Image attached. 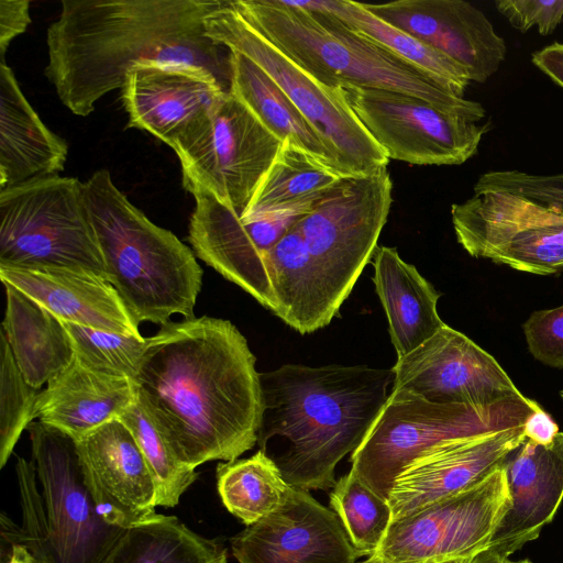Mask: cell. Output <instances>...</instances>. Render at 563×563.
<instances>
[{"instance_id": "6da1fadb", "label": "cell", "mask_w": 563, "mask_h": 563, "mask_svg": "<svg viewBox=\"0 0 563 563\" xmlns=\"http://www.w3.org/2000/svg\"><path fill=\"white\" fill-rule=\"evenodd\" d=\"M255 364L231 321H170L146 338L136 399L185 465L233 461L257 444L263 395Z\"/></svg>"}, {"instance_id": "7a4b0ae2", "label": "cell", "mask_w": 563, "mask_h": 563, "mask_svg": "<svg viewBox=\"0 0 563 563\" xmlns=\"http://www.w3.org/2000/svg\"><path fill=\"white\" fill-rule=\"evenodd\" d=\"M222 0H64L47 29L44 74L63 104L87 117L142 65L203 70L230 90L231 52L207 34Z\"/></svg>"}, {"instance_id": "3957f363", "label": "cell", "mask_w": 563, "mask_h": 563, "mask_svg": "<svg viewBox=\"0 0 563 563\" xmlns=\"http://www.w3.org/2000/svg\"><path fill=\"white\" fill-rule=\"evenodd\" d=\"M257 445L285 481L303 490L333 488L335 466L363 442L386 404L394 373L366 365L285 364L260 373Z\"/></svg>"}, {"instance_id": "277c9868", "label": "cell", "mask_w": 563, "mask_h": 563, "mask_svg": "<svg viewBox=\"0 0 563 563\" xmlns=\"http://www.w3.org/2000/svg\"><path fill=\"white\" fill-rule=\"evenodd\" d=\"M232 8L257 33L321 84L353 85L401 92L434 103L471 122L484 119V107L459 97L441 81L329 13L288 0H231Z\"/></svg>"}, {"instance_id": "5b68a950", "label": "cell", "mask_w": 563, "mask_h": 563, "mask_svg": "<svg viewBox=\"0 0 563 563\" xmlns=\"http://www.w3.org/2000/svg\"><path fill=\"white\" fill-rule=\"evenodd\" d=\"M84 196L107 279L139 325L192 318L203 271L174 233L153 223L102 168L84 181Z\"/></svg>"}, {"instance_id": "8992f818", "label": "cell", "mask_w": 563, "mask_h": 563, "mask_svg": "<svg viewBox=\"0 0 563 563\" xmlns=\"http://www.w3.org/2000/svg\"><path fill=\"white\" fill-rule=\"evenodd\" d=\"M541 406L525 395L489 407L437 404L404 390L391 393L360 446L351 470L388 500L398 475L432 446L522 426Z\"/></svg>"}, {"instance_id": "52a82bcc", "label": "cell", "mask_w": 563, "mask_h": 563, "mask_svg": "<svg viewBox=\"0 0 563 563\" xmlns=\"http://www.w3.org/2000/svg\"><path fill=\"white\" fill-rule=\"evenodd\" d=\"M0 267L79 268L107 279L84 181L56 175L0 190Z\"/></svg>"}, {"instance_id": "ba28073f", "label": "cell", "mask_w": 563, "mask_h": 563, "mask_svg": "<svg viewBox=\"0 0 563 563\" xmlns=\"http://www.w3.org/2000/svg\"><path fill=\"white\" fill-rule=\"evenodd\" d=\"M207 34L231 52L258 65L282 88L332 153L343 176L367 175L389 162L346 102L340 88L328 87L252 29L231 0L206 19Z\"/></svg>"}, {"instance_id": "9c48e42d", "label": "cell", "mask_w": 563, "mask_h": 563, "mask_svg": "<svg viewBox=\"0 0 563 563\" xmlns=\"http://www.w3.org/2000/svg\"><path fill=\"white\" fill-rule=\"evenodd\" d=\"M391 203L393 181L382 167L367 175L342 177L296 222L331 318L373 258Z\"/></svg>"}, {"instance_id": "30bf717a", "label": "cell", "mask_w": 563, "mask_h": 563, "mask_svg": "<svg viewBox=\"0 0 563 563\" xmlns=\"http://www.w3.org/2000/svg\"><path fill=\"white\" fill-rule=\"evenodd\" d=\"M283 144L229 91L172 148L184 188L208 190L240 217Z\"/></svg>"}, {"instance_id": "8fae6325", "label": "cell", "mask_w": 563, "mask_h": 563, "mask_svg": "<svg viewBox=\"0 0 563 563\" xmlns=\"http://www.w3.org/2000/svg\"><path fill=\"white\" fill-rule=\"evenodd\" d=\"M511 500L503 465L470 488L393 520L373 554L385 563H432L488 549Z\"/></svg>"}, {"instance_id": "7c38bea8", "label": "cell", "mask_w": 563, "mask_h": 563, "mask_svg": "<svg viewBox=\"0 0 563 563\" xmlns=\"http://www.w3.org/2000/svg\"><path fill=\"white\" fill-rule=\"evenodd\" d=\"M26 430L54 563H102L126 529L98 515L71 437L41 421Z\"/></svg>"}, {"instance_id": "4fadbf2b", "label": "cell", "mask_w": 563, "mask_h": 563, "mask_svg": "<svg viewBox=\"0 0 563 563\" xmlns=\"http://www.w3.org/2000/svg\"><path fill=\"white\" fill-rule=\"evenodd\" d=\"M457 242L473 257L534 275L563 272V212L505 192L451 207Z\"/></svg>"}, {"instance_id": "5bb4252c", "label": "cell", "mask_w": 563, "mask_h": 563, "mask_svg": "<svg viewBox=\"0 0 563 563\" xmlns=\"http://www.w3.org/2000/svg\"><path fill=\"white\" fill-rule=\"evenodd\" d=\"M389 159L413 165H461L478 150V125L421 98L378 88L339 87Z\"/></svg>"}, {"instance_id": "9a60e30c", "label": "cell", "mask_w": 563, "mask_h": 563, "mask_svg": "<svg viewBox=\"0 0 563 563\" xmlns=\"http://www.w3.org/2000/svg\"><path fill=\"white\" fill-rule=\"evenodd\" d=\"M189 192L196 200L188 230L195 254L277 314L266 255L303 214L239 217L206 189Z\"/></svg>"}, {"instance_id": "2e32d148", "label": "cell", "mask_w": 563, "mask_h": 563, "mask_svg": "<svg viewBox=\"0 0 563 563\" xmlns=\"http://www.w3.org/2000/svg\"><path fill=\"white\" fill-rule=\"evenodd\" d=\"M391 371L393 389L437 404L489 407L522 395L493 355L448 324Z\"/></svg>"}, {"instance_id": "e0dca14e", "label": "cell", "mask_w": 563, "mask_h": 563, "mask_svg": "<svg viewBox=\"0 0 563 563\" xmlns=\"http://www.w3.org/2000/svg\"><path fill=\"white\" fill-rule=\"evenodd\" d=\"M239 563H356L335 512L290 486L282 504L230 540Z\"/></svg>"}, {"instance_id": "ac0fdd59", "label": "cell", "mask_w": 563, "mask_h": 563, "mask_svg": "<svg viewBox=\"0 0 563 563\" xmlns=\"http://www.w3.org/2000/svg\"><path fill=\"white\" fill-rule=\"evenodd\" d=\"M373 14L462 65L485 82L504 63L505 40L486 14L463 0H397L363 3Z\"/></svg>"}, {"instance_id": "d6986e66", "label": "cell", "mask_w": 563, "mask_h": 563, "mask_svg": "<svg viewBox=\"0 0 563 563\" xmlns=\"http://www.w3.org/2000/svg\"><path fill=\"white\" fill-rule=\"evenodd\" d=\"M75 442L85 483L104 522L129 529L157 514L155 482L121 420H111Z\"/></svg>"}, {"instance_id": "ffe728a7", "label": "cell", "mask_w": 563, "mask_h": 563, "mask_svg": "<svg viewBox=\"0 0 563 563\" xmlns=\"http://www.w3.org/2000/svg\"><path fill=\"white\" fill-rule=\"evenodd\" d=\"M526 439L522 424L432 446L395 479L388 497L393 520L475 485L501 466Z\"/></svg>"}, {"instance_id": "44dd1931", "label": "cell", "mask_w": 563, "mask_h": 563, "mask_svg": "<svg viewBox=\"0 0 563 563\" xmlns=\"http://www.w3.org/2000/svg\"><path fill=\"white\" fill-rule=\"evenodd\" d=\"M229 92L210 74L186 66L142 65L121 88L126 128L150 132L170 147Z\"/></svg>"}, {"instance_id": "7402d4cb", "label": "cell", "mask_w": 563, "mask_h": 563, "mask_svg": "<svg viewBox=\"0 0 563 563\" xmlns=\"http://www.w3.org/2000/svg\"><path fill=\"white\" fill-rule=\"evenodd\" d=\"M503 468L511 505L488 550L509 558L540 536L563 500V432L549 444L526 439Z\"/></svg>"}, {"instance_id": "603a6c76", "label": "cell", "mask_w": 563, "mask_h": 563, "mask_svg": "<svg viewBox=\"0 0 563 563\" xmlns=\"http://www.w3.org/2000/svg\"><path fill=\"white\" fill-rule=\"evenodd\" d=\"M0 278L62 321L142 336L115 288L93 272L69 267H0Z\"/></svg>"}, {"instance_id": "cb8c5ba5", "label": "cell", "mask_w": 563, "mask_h": 563, "mask_svg": "<svg viewBox=\"0 0 563 563\" xmlns=\"http://www.w3.org/2000/svg\"><path fill=\"white\" fill-rule=\"evenodd\" d=\"M135 399L132 379L96 372L74 357L42 389L36 418L78 440L118 419Z\"/></svg>"}, {"instance_id": "d4e9b609", "label": "cell", "mask_w": 563, "mask_h": 563, "mask_svg": "<svg viewBox=\"0 0 563 563\" xmlns=\"http://www.w3.org/2000/svg\"><path fill=\"white\" fill-rule=\"evenodd\" d=\"M68 145L40 119L20 89L12 69L0 64V190L56 176Z\"/></svg>"}, {"instance_id": "484cf974", "label": "cell", "mask_w": 563, "mask_h": 563, "mask_svg": "<svg viewBox=\"0 0 563 563\" xmlns=\"http://www.w3.org/2000/svg\"><path fill=\"white\" fill-rule=\"evenodd\" d=\"M376 294L388 320L397 357L433 336L445 323L438 313L440 292L395 247L377 246L373 255Z\"/></svg>"}, {"instance_id": "4316f807", "label": "cell", "mask_w": 563, "mask_h": 563, "mask_svg": "<svg viewBox=\"0 0 563 563\" xmlns=\"http://www.w3.org/2000/svg\"><path fill=\"white\" fill-rule=\"evenodd\" d=\"M1 334L22 375L41 388L74 360L70 338L56 316L10 284H4Z\"/></svg>"}, {"instance_id": "83f0119b", "label": "cell", "mask_w": 563, "mask_h": 563, "mask_svg": "<svg viewBox=\"0 0 563 563\" xmlns=\"http://www.w3.org/2000/svg\"><path fill=\"white\" fill-rule=\"evenodd\" d=\"M230 66L229 91L243 102L265 128L280 141L295 144L340 173L332 153L272 77L249 57L236 52L230 54Z\"/></svg>"}, {"instance_id": "f1b7e54d", "label": "cell", "mask_w": 563, "mask_h": 563, "mask_svg": "<svg viewBox=\"0 0 563 563\" xmlns=\"http://www.w3.org/2000/svg\"><path fill=\"white\" fill-rule=\"evenodd\" d=\"M266 267L279 319L301 334L330 323L318 274L296 223L269 250Z\"/></svg>"}, {"instance_id": "f546056e", "label": "cell", "mask_w": 563, "mask_h": 563, "mask_svg": "<svg viewBox=\"0 0 563 563\" xmlns=\"http://www.w3.org/2000/svg\"><path fill=\"white\" fill-rule=\"evenodd\" d=\"M342 177L345 176L286 141L240 217L306 214Z\"/></svg>"}, {"instance_id": "4dcf8cb0", "label": "cell", "mask_w": 563, "mask_h": 563, "mask_svg": "<svg viewBox=\"0 0 563 563\" xmlns=\"http://www.w3.org/2000/svg\"><path fill=\"white\" fill-rule=\"evenodd\" d=\"M303 9L329 13L350 30L421 68L459 97H464L471 77L466 68L421 43L410 34L369 12L362 2L351 0L296 1Z\"/></svg>"}, {"instance_id": "1f68e13d", "label": "cell", "mask_w": 563, "mask_h": 563, "mask_svg": "<svg viewBox=\"0 0 563 563\" xmlns=\"http://www.w3.org/2000/svg\"><path fill=\"white\" fill-rule=\"evenodd\" d=\"M102 563H228V551L176 516L156 514L126 529Z\"/></svg>"}, {"instance_id": "d6a6232c", "label": "cell", "mask_w": 563, "mask_h": 563, "mask_svg": "<svg viewBox=\"0 0 563 563\" xmlns=\"http://www.w3.org/2000/svg\"><path fill=\"white\" fill-rule=\"evenodd\" d=\"M290 485L263 451L246 459L219 463L217 489L227 510L246 527L274 511Z\"/></svg>"}, {"instance_id": "836d02e7", "label": "cell", "mask_w": 563, "mask_h": 563, "mask_svg": "<svg viewBox=\"0 0 563 563\" xmlns=\"http://www.w3.org/2000/svg\"><path fill=\"white\" fill-rule=\"evenodd\" d=\"M330 507L339 517L352 545L361 556L373 555L393 522L387 499L361 482L352 472L336 481Z\"/></svg>"}, {"instance_id": "e575fe53", "label": "cell", "mask_w": 563, "mask_h": 563, "mask_svg": "<svg viewBox=\"0 0 563 563\" xmlns=\"http://www.w3.org/2000/svg\"><path fill=\"white\" fill-rule=\"evenodd\" d=\"M133 434L156 486V504L175 507L197 481L198 472L181 463L137 399L118 418Z\"/></svg>"}, {"instance_id": "d590c367", "label": "cell", "mask_w": 563, "mask_h": 563, "mask_svg": "<svg viewBox=\"0 0 563 563\" xmlns=\"http://www.w3.org/2000/svg\"><path fill=\"white\" fill-rule=\"evenodd\" d=\"M62 322L79 363L102 374L134 379L146 347V338Z\"/></svg>"}, {"instance_id": "8d00e7d4", "label": "cell", "mask_w": 563, "mask_h": 563, "mask_svg": "<svg viewBox=\"0 0 563 563\" xmlns=\"http://www.w3.org/2000/svg\"><path fill=\"white\" fill-rule=\"evenodd\" d=\"M41 391L26 382L0 333V468L7 464L22 432L36 418Z\"/></svg>"}, {"instance_id": "74e56055", "label": "cell", "mask_w": 563, "mask_h": 563, "mask_svg": "<svg viewBox=\"0 0 563 563\" xmlns=\"http://www.w3.org/2000/svg\"><path fill=\"white\" fill-rule=\"evenodd\" d=\"M505 192L523 197L563 212V174L537 175L520 170H494L483 174L474 194Z\"/></svg>"}, {"instance_id": "f35d334b", "label": "cell", "mask_w": 563, "mask_h": 563, "mask_svg": "<svg viewBox=\"0 0 563 563\" xmlns=\"http://www.w3.org/2000/svg\"><path fill=\"white\" fill-rule=\"evenodd\" d=\"M528 351L540 363L563 369V305L533 311L522 324Z\"/></svg>"}, {"instance_id": "ab89813d", "label": "cell", "mask_w": 563, "mask_h": 563, "mask_svg": "<svg viewBox=\"0 0 563 563\" xmlns=\"http://www.w3.org/2000/svg\"><path fill=\"white\" fill-rule=\"evenodd\" d=\"M497 11L518 31L548 36L563 23V0H498Z\"/></svg>"}, {"instance_id": "60d3db41", "label": "cell", "mask_w": 563, "mask_h": 563, "mask_svg": "<svg viewBox=\"0 0 563 563\" xmlns=\"http://www.w3.org/2000/svg\"><path fill=\"white\" fill-rule=\"evenodd\" d=\"M31 23L29 0H0L1 59L11 41L26 31Z\"/></svg>"}, {"instance_id": "b9f144b4", "label": "cell", "mask_w": 563, "mask_h": 563, "mask_svg": "<svg viewBox=\"0 0 563 563\" xmlns=\"http://www.w3.org/2000/svg\"><path fill=\"white\" fill-rule=\"evenodd\" d=\"M532 64L563 88V43L555 42L531 55Z\"/></svg>"}, {"instance_id": "7bdbcfd3", "label": "cell", "mask_w": 563, "mask_h": 563, "mask_svg": "<svg viewBox=\"0 0 563 563\" xmlns=\"http://www.w3.org/2000/svg\"><path fill=\"white\" fill-rule=\"evenodd\" d=\"M559 427L552 417L541 407L525 423L528 440L539 444H549L559 433Z\"/></svg>"}, {"instance_id": "ee69618b", "label": "cell", "mask_w": 563, "mask_h": 563, "mask_svg": "<svg viewBox=\"0 0 563 563\" xmlns=\"http://www.w3.org/2000/svg\"><path fill=\"white\" fill-rule=\"evenodd\" d=\"M472 563H523L522 561H511L509 558L497 554L488 549L476 554Z\"/></svg>"}, {"instance_id": "f6af8a7d", "label": "cell", "mask_w": 563, "mask_h": 563, "mask_svg": "<svg viewBox=\"0 0 563 563\" xmlns=\"http://www.w3.org/2000/svg\"><path fill=\"white\" fill-rule=\"evenodd\" d=\"M474 556L448 559L432 563H472Z\"/></svg>"}, {"instance_id": "bcb514c9", "label": "cell", "mask_w": 563, "mask_h": 563, "mask_svg": "<svg viewBox=\"0 0 563 563\" xmlns=\"http://www.w3.org/2000/svg\"><path fill=\"white\" fill-rule=\"evenodd\" d=\"M360 563H385L383 560L378 559L375 555L368 556L366 560L360 562Z\"/></svg>"}, {"instance_id": "7dc6e473", "label": "cell", "mask_w": 563, "mask_h": 563, "mask_svg": "<svg viewBox=\"0 0 563 563\" xmlns=\"http://www.w3.org/2000/svg\"><path fill=\"white\" fill-rule=\"evenodd\" d=\"M560 397H561L562 402H563V389H562V390H560Z\"/></svg>"}, {"instance_id": "c3c4849f", "label": "cell", "mask_w": 563, "mask_h": 563, "mask_svg": "<svg viewBox=\"0 0 563 563\" xmlns=\"http://www.w3.org/2000/svg\"><path fill=\"white\" fill-rule=\"evenodd\" d=\"M523 563H531L529 560H523Z\"/></svg>"}]
</instances>
